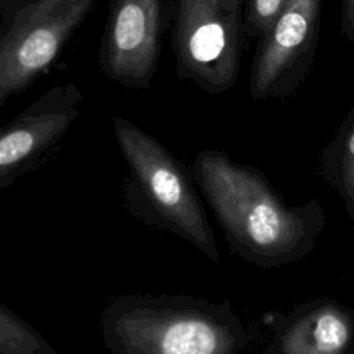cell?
Instances as JSON below:
<instances>
[{
  "mask_svg": "<svg viewBox=\"0 0 354 354\" xmlns=\"http://www.w3.org/2000/svg\"><path fill=\"white\" fill-rule=\"evenodd\" d=\"M166 26L165 0H112L100 46L102 75L127 90L148 88Z\"/></svg>",
  "mask_w": 354,
  "mask_h": 354,
  "instance_id": "obj_8",
  "label": "cell"
},
{
  "mask_svg": "<svg viewBox=\"0 0 354 354\" xmlns=\"http://www.w3.org/2000/svg\"><path fill=\"white\" fill-rule=\"evenodd\" d=\"M318 173L343 202L354 224V106L318 155Z\"/></svg>",
  "mask_w": 354,
  "mask_h": 354,
  "instance_id": "obj_10",
  "label": "cell"
},
{
  "mask_svg": "<svg viewBox=\"0 0 354 354\" xmlns=\"http://www.w3.org/2000/svg\"><path fill=\"white\" fill-rule=\"evenodd\" d=\"M322 0H289L257 39L248 90L253 100H286L304 83L315 58Z\"/></svg>",
  "mask_w": 354,
  "mask_h": 354,
  "instance_id": "obj_6",
  "label": "cell"
},
{
  "mask_svg": "<svg viewBox=\"0 0 354 354\" xmlns=\"http://www.w3.org/2000/svg\"><path fill=\"white\" fill-rule=\"evenodd\" d=\"M289 0H245L243 29L248 40H257L281 15Z\"/></svg>",
  "mask_w": 354,
  "mask_h": 354,
  "instance_id": "obj_12",
  "label": "cell"
},
{
  "mask_svg": "<svg viewBox=\"0 0 354 354\" xmlns=\"http://www.w3.org/2000/svg\"><path fill=\"white\" fill-rule=\"evenodd\" d=\"M82 102L75 83L55 84L0 126V192L58 152Z\"/></svg>",
  "mask_w": 354,
  "mask_h": 354,
  "instance_id": "obj_7",
  "label": "cell"
},
{
  "mask_svg": "<svg viewBox=\"0 0 354 354\" xmlns=\"http://www.w3.org/2000/svg\"><path fill=\"white\" fill-rule=\"evenodd\" d=\"M191 170L234 256L274 268L296 263L315 248L326 224L318 199L289 205L259 167L218 149L199 151Z\"/></svg>",
  "mask_w": 354,
  "mask_h": 354,
  "instance_id": "obj_1",
  "label": "cell"
},
{
  "mask_svg": "<svg viewBox=\"0 0 354 354\" xmlns=\"http://www.w3.org/2000/svg\"><path fill=\"white\" fill-rule=\"evenodd\" d=\"M112 127L127 167L122 183L126 212L144 225L177 235L210 261L220 263L216 235L191 167L131 120L112 116Z\"/></svg>",
  "mask_w": 354,
  "mask_h": 354,
  "instance_id": "obj_3",
  "label": "cell"
},
{
  "mask_svg": "<svg viewBox=\"0 0 354 354\" xmlns=\"http://www.w3.org/2000/svg\"><path fill=\"white\" fill-rule=\"evenodd\" d=\"M112 354H236L252 340L231 300L174 293H124L100 315Z\"/></svg>",
  "mask_w": 354,
  "mask_h": 354,
  "instance_id": "obj_2",
  "label": "cell"
},
{
  "mask_svg": "<svg viewBox=\"0 0 354 354\" xmlns=\"http://www.w3.org/2000/svg\"><path fill=\"white\" fill-rule=\"evenodd\" d=\"M261 322L270 329L271 354L354 353V308L333 297L304 301L286 314L266 313Z\"/></svg>",
  "mask_w": 354,
  "mask_h": 354,
  "instance_id": "obj_9",
  "label": "cell"
},
{
  "mask_svg": "<svg viewBox=\"0 0 354 354\" xmlns=\"http://www.w3.org/2000/svg\"><path fill=\"white\" fill-rule=\"evenodd\" d=\"M340 33L354 43V0H340Z\"/></svg>",
  "mask_w": 354,
  "mask_h": 354,
  "instance_id": "obj_13",
  "label": "cell"
},
{
  "mask_svg": "<svg viewBox=\"0 0 354 354\" xmlns=\"http://www.w3.org/2000/svg\"><path fill=\"white\" fill-rule=\"evenodd\" d=\"M98 0H30L0 36V108L58 59Z\"/></svg>",
  "mask_w": 354,
  "mask_h": 354,
  "instance_id": "obj_5",
  "label": "cell"
},
{
  "mask_svg": "<svg viewBox=\"0 0 354 354\" xmlns=\"http://www.w3.org/2000/svg\"><path fill=\"white\" fill-rule=\"evenodd\" d=\"M245 0H174L171 48L178 79L216 95L239 77L249 40L243 29Z\"/></svg>",
  "mask_w": 354,
  "mask_h": 354,
  "instance_id": "obj_4",
  "label": "cell"
},
{
  "mask_svg": "<svg viewBox=\"0 0 354 354\" xmlns=\"http://www.w3.org/2000/svg\"><path fill=\"white\" fill-rule=\"evenodd\" d=\"M0 354H57V350L40 330L0 303Z\"/></svg>",
  "mask_w": 354,
  "mask_h": 354,
  "instance_id": "obj_11",
  "label": "cell"
}]
</instances>
